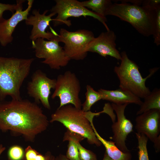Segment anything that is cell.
<instances>
[{
  "instance_id": "20",
  "label": "cell",
  "mask_w": 160,
  "mask_h": 160,
  "mask_svg": "<svg viewBox=\"0 0 160 160\" xmlns=\"http://www.w3.org/2000/svg\"><path fill=\"white\" fill-rule=\"evenodd\" d=\"M81 3L84 7L91 9L92 11L104 17H106V11L113 4L110 0H89Z\"/></svg>"
},
{
  "instance_id": "24",
  "label": "cell",
  "mask_w": 160,
  "mask_h": 160,
  "mask_svg": "<svg viewBox=\"0 0 160 160\" xmlns=\"http://www.w3.org/2000/svg\"><path fill=\"white\" fill-rule=\"evenodd\" d=\"M45 155L39 153L30 145L28 146L24 151L23 160H45Z\"/></svg>"
},
{
  "instance_id": "7",
  "label": "cell",
  "mask_w": 160,
  "mask_h": 160,
  "mask_svg": "<svg viewBox=\"0 0 160 160\" xmlns=\"http://www.w3.org/2000/svg\"><path fill=\"white\" fill-rule=\"evenodd\" d=\"M59 40L64 44L63 49L66 56L71 60H82L87 57V47L95 38L93 33L89 30L80 29L70 31L60 29Z\"/></svg>"
},
{
  "instance_id": "17",
  "label": "cell",
  "mask_w": 160,
  "mask_h": 160,
  "mask_svg": "<svg viewBox=\"0 0 160 160\" xmlns=\"http://www.w3.org/2000/svg\"><path fill=\"white\" fill-rule=\"evenodd\" d=\"M90 121L96 136L104 146L105 152L113 160H131L132 156L130 152H122L116 146L113 141L107 140L102 137L95 128L93 120Z\"/></svg>"
},
{
  "instance_id": "25",
  "label": "cell",
  "mask_w": 160,
  "mask_h": 160,
  "mask_svg": "<svg viewBox=\"0 0 160 160\" xmlns=\"http://www.w3.org/2000/svg\"><path fill=\"white\" fill-rule=\"evenodd\" d=\"M79 142L77 143L79 160H97L96 155L90 150L84 148Z\"/></svg>"
},
{
  "instance_id": "30",
  "label": "cell",
  "mask_w": 160,
  "mask_h": 160,
  "mask_svg": "<svg viewBox=\"0 0 160 160\" xmlns=\"http://www.w3.org/2000/svg\"><path fill=\"white\" fill-rule=\"evenodd\" d=\"M143 0H121L122 2L127 3L130 2L132 4H135L138 6H140L142 4Z\"/></svg>"
},
{
  "instance_id": "32",
  "label": "cell",
  "mask_w": 160,
  "mask_h": 160,
  "mask_svg": "<svg viewBox=\"0 0 160 160\" xmlns=\"http://www.w3.org/2000/svg\"><path fill=\"white\" fill-rule=\"evenodd\" d=\"M55 158L56 160H69L67 158L65 155L62 154H60Z\"/></svg>"
},
{
  "instance_id": "33",
  "label": "cell",
  "mask_w": 160,
  "mask_h": 160,
  "mask_svg": "<svg viewBox=\"0 0 160 160\" xmlns=\"http://www.w3.org/2000/svg\"><path fill=\"white\" fill-rule=\"evenodd\" d=\"M103 160H113L111 158L105 151Z\"/></svg>"
},
{
  "instance_id": "10",
  "label": "cell",
  "mask_w": 160,
  "mask_h": 160,
  "mask_svg": "<svg viewBox=\"0 0 160 160\" xmlns=\"http://www.w3.org/2000/svg\"><path fill=\"white\" fill-rule=\"evenodd\" d=\"M56 82V79L49 78L41 70H37L33 73L31 80L28 84V94L36 103H41L45 108L50 109L49 98L51 90L55 89Z\"/></svg>"
},
{
  "instance_id": "6",
  "label": "cell",
  "mask_w": 160,
  "mask_h": 160,
  "mask_svg": "<svg viewBox=\"0 0 160 160\" xmlns=\"http://www.w3.org/2000/svg\"><path fill=\"white\" fill-rule=\"evenodd\" d=\"M55 5L50 10L51 12L57 14L52 20L54 27L63 24L70 27L71 25V22L68 19L70 17L90 16L101 23L107 31L110 30L106 23L107 21L106 17L88 9L82 5L81 1L76 0H55Z\"/></svg>"
},
{
  "instance_id": "19",
  "label": "cell",
  "mask_w": 160,
  "mask_h": 160,
  "mask_svg": "<svg viewBox=\"0 0 160 160\" xmlns=\"http://www.w3.org/2000/svg\"><path fill=\"white\" fill-rule=\"evenodd\" d=\"M144 101L140 105L137 115L148 110L157 109L160 110V89L155 88L144 98Z\"/></svg>"
},
{
  "instance_id": "2",
  "label": "cell",
  "mask_w": 160,
  "mask_h": 160,
  "mask_svg": "<svg viewBox=\"0 0 160 160\" xmlns=\"http://www.w3.org/2000/svg\"><path fill=\"white\" fill-rule=\"evenodd\" d=\"M35 59L0 56V100L7 96L22 99L20 89Z\"/></svg>"
},
{
  "instance_id": "12",
  "label": "cell",
  "mask_w": 160,
  "mask_h": 160,
  "mask_svg": "<svg viewBox=\"0 0 160 160\" xmlns=\"http://www.w3.org/2000/svg\"><path fill=\"white\" fill-rule=\"evenodd\" d=\"M48 10H45L42 14L40 13L39 9H34L32 11L33 15L28 17L25 20L27 25H32L30 39L32 41H35L39 38L47 39L48 41L59 39V35L52 28L51 31H46L50 21L53 20L51 18L56 14L51 12L46 15Z\"/></svg>"
},
{
  "instance_id": "9",
  "label": "cell",
  "mask_w": 160,
  "mask_h": 160,
  "mask_svg": "<svg viewBox=\"0 0 160 160\" xmlns=\"http://www.w3.org/2000/svg\"><path fill=\"white\" fill-rule=\"evenodd\" d=\"M59 39L46 41L39 38L32 41V47L34 50L36 57L44 59L41 62L52 69L59 70L66 66L71 60L65 54L63 47L59 45Z\"/></svg>"
},
{
  "instance_id": "35",
  "label": "cell",
  "mask_w": 160,
  "mask_h": 160,
  "mask_svg": "<svg viewBox=\"0 0 160 160\" xmlns=\"http://www.w3.org/2000/svg\"><path fill=\"white\" fill-rule=\"evenodd\" d=\"M8 160H9V159H8Z\"/></svg>"
},
{
  "instance_id": "3",
  "label": "cell",
  "mask_w": 160,
  "mask_h": 160,
  "mask_svg": "<svg viewBox=\"0 0 160 160\" xmlns=\"http://www.w3.org/2000/svg\"><path fill=\"white\" fill-rule=\"evenodd\" d=\"M97 114L90 111L84 112L68 104L58 107L51 115L50 122H60L70 132L86 139L90 144L99 147L102 144L96 136L89 121Z\"/></svg>"
},
{
  "instance_id": "22",
  "label": "cell",
  "mask_w": 160,
  "mask_h": 160,
  "mask_svg": "<svg viewBox=\"0 0 160 160\" xmlns=\"http://www.w3.org/2000/svg\"><path fill=\"white\" fill-rule=\"evenodd\" d=\"M135 134L138 142L139 160H149L147 148L148 138L142 134L136 132Z\"/></svg>"
},
{
  "instance_id": "11",
  "label": "cell",
  "mask_w": 160,
  "mask_h": 160,
  "mask_svg": "<svg viewBox=\"0 0 160 160\" xmlns=\"http://www.w3.org/2000/svg\"><path fill=\"white\" fill-rule=\"evenodd\" d=\"M128 105L113 103L111 105L116 113L117 119V121L113 122L111 126L113 140L116 146L124 153L130 152L126 145L125 141L128 135L133 131V124L124 114L125 108Z\"/></svg>"
},
{
  "instance_id": "16",
  "label": "cell",
  "mask_w": 160,
  "mask_h": 160,
  "mask_svg": "<svg viewBox=\"0 0 160 160\" xmlns=\"http://www.w3.org/2000/svg\"><path fill=\"white\" fill-rule=\"evenodd\" d=\"M98 91L101 99L116 104L134 103L140 105L142 103L140 98L129 91L119 88L114 90H108L103 89Z\"/></svg>"
},
{
  "instance_id": "26",
  "label": "cell",
  "mask_w": 160,
  "mask_h": 160,
  "mask_svg": "<svg viewBox=\"0 0 160 160\" xmlns=\"http://www.w3.org/2000/svg\"><path fill=\"white\" fill-rule=\"evenodd\" d=\"M22 0H17L16 4H4L0 2V23L4 19L3 17L4 12L6 11H9L12 14L18 7Z\"/></svg>"
},
{
  "instance_id": "27",
  "label": "cell",
  "mask_w": 160,
  "mask_h": 160,
  "mask_svg": "<svg viewBox=\"0 0 160 160\" xmlns=\"http://www.w3.org/2000/svg\"><path fill=\"white\" fill-rule=\"evenodd\" d=\"M156 17L155 31L153 35L154 43L157 46L160 44V7L155 10Z\"/></svg>"
},
{
  "instance_id": "18",
  "label": "cell",
  "mask_w": 160,
  "mask_h": 160,
  "mask_svg": "<svg viewBox=\"0 0 160 160\" xmlns=\"http://www.w3.org/2000/svg\"><path fill=\"white\" fill-rule=\"evenodd\" d=\"M84 138L77 134L67 130L64 137L63 141H68L69 143L65 155L69 160H80L77 143Z\"/></svg>"
},
{
  "instance_id": "31",
  "label": "cell",
  "mask_w": 160,
  "mask_h": 160,
  "mask_svg": "<svg viewBox=\"0 0 160 160\" xmlns=\"http://www.w3.org/2000/svg\"><path fill=\"white\" fill-rule=\"evenodd\" d=\"M45 160H56L55 157L49 151H47L45 154Z\"/></svg>"
},
{
  "instance_id": "13",
  "label": "cell",
  "mask_w": 160,
  "mask_h": 160,
  "mask_svg": "<svg viewBox=\"0 0 160 160\" xmlns=\"http://www.w3.org/2000/svg\"><path fill=\"white\" fill-rule=\"evenodd\" d=\"M28 7L23 10V4L25 0L22 1L15 12L7 19L0 23V44L6 47L11 43L13 40L12 34L18 24L27 18L34 2L33 0H28Z\"/></svg>"
},
{
  "instance_id": "8",
  "label": "cell",
  "mask_w": 160,
  "mask_h": 160,
  "mask_svg": "<svg viewBox=\"0 0 160 160\" xmlns=\"http://www.w3.org/2000/svg\"><path fill=\"white\" fill-rule=\"evenodd\" d=\"M81 89L80 82L75 74L67 71L57 76L51 97L59 98V107L71 104L76 108L81 109L82 104L79 97Z\"/></svg>"
},
{
  "instance_id": "21",
  "label": "cell",
  "mask_w": 160,
  "mask_h": 160,
  "mask_svg": "<svg viewBox=\"0 0 160 160\" xmlns=\"http://www.w3.org/2000/svg\"><path fill=\"white\" fill-rule=\"evenodd\" d=\"M86 88V100L82 104L81 109L84 112L90 111L91 107L94 104L102 99L99 92L95 90L90 85H87Z\"/></svg>"
},
{
  "instance_id": "15",
  "label": "cell",
  "mask_w": 160,
  "mask_h": 160,
  "mask_svg": "<svg viewBox=\"0 0 160 160\" xmlns=\"http://www.w3.org/2000/svg\"><path fill=\"white\" fill-rule=\"evenodd\" d=\"M116 38L114 32L112 30H109L102 32L89 44L87 52H95L104 57L110 56L121 60L120 53L116 47Z\"/></svg>"
},
{
  "instance_id": "34",
  "label": "cell",
  "mask_w": 160,
  "mask_h": 160,
  "mask_svg": "<svg viewBox=\"0 0 160 160\" xmlns=\"http://www.w3.org/2000/svg\"><path fill=\"white\" fill-rule=\"evenodd\" d=\"M5 147L4 146L0 144V156L5 151Z\"/></svg>"
},
{
  "instance_id": "28",
  "label": "cell",
  "mask_w": 160,
  "mask_h": 160,
  "mask_svg": "<svg viewBox=\"0 0 160 160\" xmlns=\"http://www.w3.org/2000/svg\"><path fill=\"white\" fill-rule=\"evenodd\" d=\"M142 6L148 9L155 10L159 7H160V0H143Z\"/></svg>"
},
{
  "instance_id": "5",
  "label": "cell",
  "mask_w": 160,
  "mask_h": 160,
  "mask_svg": "<svg viewBox=\"0 0 160 160\" xmlns=\"http://www.w3.org/2000/svg\"><path fill=\"white\" fill-rule=\"evenodd\" d=\"M120 54L121 57L120 64L119 66H115L114 69L119 81V88L128 90L140 98L143 99L151 92L145 85L146 81L159 68L151 69L150 74L143 78L138 66L129 58L126 52L123 51Z\"/></svg>"
},
{
  "instance_id": "4",
  "label": "cell",
  "mask_w": 160,
  "mask_h": 160,
  "mask_svg": "<svg viewBox=\"0 0 160 160\" xmlns=\"http://www.w3.org/2000/svg\"><path fill=\"white\" fill-rule=\"evenodd\" d=\"M111 15L130 23L139 33L148 37L153 35L155 28L156 12L143 6L127 3L113 4L105 16Z\"/></svg>"
},
{
  "instance_id": "14",
  "label": "cell",
  "mask_w": 160,
  "mask_h": 160,
  "mask_svg": "<svg viewBox=\"0 0 160 160\" xmlns=\"http://www.w3.org/2000/svg\"><path fill=\"white\" fill-rule=\"evenodd\" d=\"M137 133L145 135L153 143L160 132V110L151 109L138 115L135 119Z\"/></svg>"
},
{
  "instance_id": "23",
  "label": "cell",
  "mask_w": 160,
  "mask_h": 160,
  "mask_svg": "<svg viewBox=\"0 0 160 160\" xmlns=\"http://www.w3.org/2000/svg\"><path fill=\"white\" fill-rule=\"evenodd\" d=\"M24 151L22 147L18 145L10 147L8 151V159L9 160H23Z\"/></svg>"
},
{
  "instance_id": "1",
  "label": "cell",
  "mask_w": 160,
  "mask_h": 160,
  "mask_svg": "<svg viewBox=\"0 0 160 160\" xmlns=\"http://www.w3.org/2000/svg\"><path fill=\"white\" fill-rule=\"evenodd\" d=\"M49 123L41 108L28 100L0 103V130L3 132L9 131L32 142L46 130Z\"/></svg>"
},
{
  "instance_id": "29",
  "label": "cell",
  "mask_w": 160,
  "mask_h": 160,
  "mask_svg": "<svg viewBox=\"0 0 160 160\" xmlns=\"http://www.w3.org/2000/svg\"><path fill=\"white\" fill-rule=\"evenodd\" d=\"M160 135L154 143V148L156 152H159L160 150Z\"/></svg>"
}]
</instances>
